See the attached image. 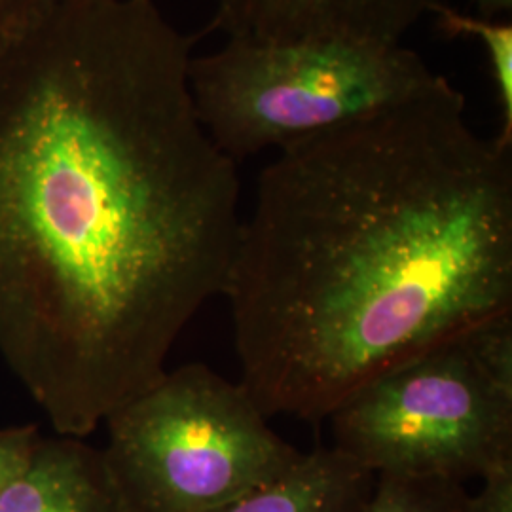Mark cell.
<instances>
[{
  "mask_svg": "<svg viewBox=\"0 0 512 512\" xmlns=\"http://www.w3.org/2000/svg\"><path fill=\"white\" fill-rule=\"evenodd\" d=\"M192 42L154 0H44L0 35V355L57 435L154 384L224 291L238 167Z\"/></svg>",
  "mask_w": 512,
  "mask_h": 512,
  "instance_id": "cell-1",
  "label": "cell"
},
{
  "mask_svg": "<svg viewBox=\"0 0 512 512\" xmlns=\"http://www.w3.org/2000/svg\"><path fill=\"white\" fill-rule=\"evenodd\" d=\"M222 296L264 414L329 418L374 378L512 313L511 147L471 128L440 74L279 148Z\"/></svg>",
  "mask_w": 512,
  "mask_h": 512,
  "instance_id": "cell-2",
  "label": "cell"
},
{
  "mask_svg": "<svg viewBox=\"0 0 512 512\" xmlns=\"http://www.w3.org/2000/svg\"><path fill=\"white\" fill-rule=\"evenodd\" d=\"M439 76L403 42L228 38L192 57L188 80L203 128L238 162L418 97Z\"/></svg>",
  "mask_w": 512,
  "mask_h": 512,
  "instance_id": "cell-3",
  "label": "cell"
},
{
  "mask_svg": "<svg viewBox=\"0 0 512 512\" xmlns=\"http://www.w3.org/2000/svg\"><path fill=\"white\" fill-rule=\"evenodd\" d=\"M101 450L122 512H213L283 475L300 450L241 382L179 366L105 420Z\"/></svg>",
  "mask_w": 512,
  "mask_h": 512,
  "instance_id": "cell-4",
  "label": "cell"
},
{
  "mask_svg": "<svg viewBox=\"0 0 512 512\" xmlns=\"http://www.w3.org/2000/svg\"><path fill=\"white\" fill-rule=\"evenodd\" d=\"M329 420L332 446L376 476L463 484L512 456V399L461 338L374 378Z\"/></svg>",
  "mask_w": 512,
  "mask_h": 512,
  "instance_id": "cell-5",
  "label": "cell"
},
{
  "mask_svg": "<svg viewBox=\"0 0 512 512\" xmlns=\"http://www.w3.org/2000/svg\"><path fill=\"white\" fill-rule=\"evenodd\" d=\"M448 0H215V25L228 38L348 37L401 42Z\"/></svg>",
  "mask_w": 512,
  "mask_h": 512,
  "instance_id": "cell-6",
  "label": "cell"
},
{
  "mask_svg": "<svg viewBox=\"0 0 512 512\" xmlns=\"http://www.w3.org/2000/svg\"><path fill=\"white\" fill-rule=\"evenodd\" d=\"M0 512H122L101 450L82 439H38L27 465L0 494Z\"/></svg>",
  "mask_w": 512,
  "mask_h": 512,
  "instance_id": "cell-7",
  "label": "cell"
},
{
  "mask_svg": "<svg viewBox=\"0 0 512 512\" xmlns=\"http://www.w3.org/2000/svg\"><path fill=\"white\" fill-rule=\"evenodd\" d=\"M374 482V473L334 446H317L272 482L213 512H359Z\"/></svg>",
  "mask_w": 512,
  "mask_h": 512,
  "instance_id": "cell-8",
  "label": "cell"
},
{
  "mask_svg": "<svg viewBox=\"0 0 512 512\" xmlns=\"http://www.w3.org/2000/svg\"><path fill=\"white\" fill-rule=\"evenodd\" d=\"M439 27L454 37H475L490 61L497 101L501 109V133L495 137L501 145L512 143V23L499 19L473 18L459 14L448 4L435 10Z\"/></svg>",
  "mask_w": 512,
  "mask_h": 512,
  "instance_id": "cell-9",
  "label": "cell"
},
{
  "mask_svg": "<svg viewBox=\"0 0 512 512\" xmlns=\"http://www.w3.org/2000/svg\"><path fill=\"white\" fill-rule=\"evenodd\" d=\"M359 512H469V494L446 478L378 475Z\"/></svg>",
  "mask_w": 512,
  "mask_h": 512,
  "instance_id": "cell-10",
  "label": "cell"
},
{
  "mask_svg": "<svg viewBox=\"0 0 512 512\" xmlns=\"http://www.w3.org/2000/svg\"><path fill=\"white\" fill-rule=\"evenodd\" d=\"M461 342L482 376L512 399V313L478 325Z\"/></svg>",
  "mask_w": 512,
  "mask_h": 512,
  "instance_id": "cell-11",
  "label": "cell"
},
{
  "mask_svg": "<svg viewBox=\"0 0 512 512\" xmlns=\"http://www.w3.org/2000/svg\"><path fill=\"white\" fill-rule=\"evenodd\" d=\"M38 439L35 425L0 429V494L27 465Z\"/></svg>",
  "mask_w": 512,
  "mask_h": 512,
  "instance_id": "cell-12",
  "label": "cell"
},
{
  "mask_svg": "<svg viewBox=\"0 0 512 512\" xmlns=\"http://www.w3.org/2000/svg\"><path fill=\"white\" fill-rule=\"evenodd\" d=\"M480 480L482 490L469 495V512H512V456L495 461Z\"/></svg>",
  "mask_w": 512,
  "mask_h": 512,
  "instance_id": "cell-13",
  "label": "cell"
},
{
  "mask_svg": "<svg viewBox=\"0 0 512 512\" xmlns=\"http://www.w3.org/2000/svg\"><path fill=\"white\" fill-rule=\"evenodd\" d=\"M44 0H0V35L29 16Z\"/></svg>",
  "mask_w": 512,
  "mask_h": 512,
  "instance_id": "cell-14",
  "label": "cell"
},
{
  "mask_svg": "<svg viewBox=\"0 0 512 512\" xmlns=\"http://www.w3.org/2000/svg\"><path fill=\"white\" fill-rule=\"evenodd\" d=\"M482 18L495 19L499 14H511L512 0H473Z\"/></svg>",
  "mask_w": 512,
  "mask_h": 512,
  "instance_id": "cell-15",
  "label": "cell"
}]
</instances>
